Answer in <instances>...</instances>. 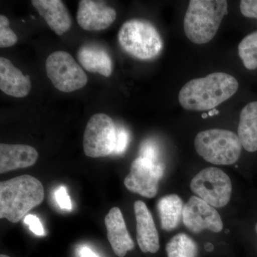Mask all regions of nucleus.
Returning a JSON list of instances; mask_svg holds the SVG:
<instances>
[{
  "instance_id": "dca6fc26",
  "label": "nucleus",
  "mask_w": 257,
  "mask_h": 257,
  "mask_svg": "<svg viewBox=\"0 0 257 257\" xmlns=\"http://www.w3.org/2000/svg\"><path fill=\"white\" fill-rule=\"evenodd\" d=\"M31 86L30 76L24 75L9 60L0 57V89L3 92L14 97H25Z\"/></svg>"
},
{
  "instance_id": "20e7f679",
  "label": "nucleus",
  "mask_w": 257,
  "mask_h": 257,
  "mask_svg": "<svg viewBox=\"0 0 257 257\" xmlns=\"http://www.w3.org/2000/svg\"><path fill=\"white\" fill-rule=\"evenodd\" d=\"M118 40L124 52L142 60L155 58L163 47L160 33L153 25L145 20H131L123 24Z\"/></svg>"
},
{
  "instance_id": "a878e982",
  "label": "nucleus",
  "mask_w": 257,
  "mask_h": 257,
  "mask_svg": "<svg viewBox=\"0 0 257 257\" xmlns=\"http://www.w3.org/2000/svg\"><path fill=\"white\" fill-rule=\"evenodd\" d=\"M240 10L246 18L257 19V0H242L240 2Z\"/></svg>"
},
{
  "instance_id": "39448f33",
  "label": "nucleus",
  "mask_w": 257,
  "mask_h": 257,
  "mask_svg": "<svg viewBox=\"0 0 257 257\" xmlns=\"http://www.w3.org/2000/svg\"><path fill=\"white\" fill-rule=\"evenodd\" d=\"M194 147L197 153L207 162L218 165L236 163L242 148L238 135L221 128L201 132L196 136Z\"/></svg>"
},
{
  "instance_id": "2f4dec72",
  "label": "nucleus",
  "mask_w": 257,
  "mask_h": 257,
  "mask_svg": "<svg viewBox=\"0 0 257 257\" xmlns=\"http://www.w3.org/2000/svg\"><path fill=\"white\" fill-rule=\"evenodd\" d=\"M0 257H10V256H8V255L1 254V255H0Z\"/></svg>"
},
{
  "instance_id": "393cba45",
  "label": "nucleus",
  "mask_w": 257,
  "mask_h": 257,
  "mask_svg": "<svg viewBox=\"0 0 257 257\" xmlns=\"http://www.w3.org/2000/svg\"><path fill=\"white\" fill-rule=\"evenodd\" d=\"M55 195L56 201L61 209L67 211L72 209V201L65 187H60L57 189Z\"/></svg>"
},
{
  "instance_id": "bb28decb",
  "label": "nucleus",
  "mask_w": 257,
  "mask_h": 257,
  "mask_svg": "<svg viewBox=\"0 0 257 257\" xmlns=\"http://www.w3.org/2000/svg\"><path fill=\"white\" fill-rule=\"evenodd\" d=\"M25 223L28 225L30 231L37 236H44L45 234L43 226L37 216L33 214H28L25 217Z\"/></svg>"
},
{
  "instance_id": "0eeeda50",
  "label": "nucleus",
  "mask_w": 257,
  "mask_h": 257,
  "mask_svg": "<svg viewBox=\"0 0 257 257\" xmlns=\"http://www.w3.org/2000/svg\"><path fill=\"white\" fill-rule=\"evenodd\" d=\"M191 189L198 197L214 208L224 207L231 195V179L220 169H204L192 179Z\"/></svg>"
},
{
  "instance_id": "7c9ffc66",
  "label": "nucleus",
  "mask_w": 257,
  "mask_h": 257,
  "mask_svg": "<svg viewBox=\"0 0 257 257\" xmlns=\"http://www.w3.org/2000/svg\"><path fill=\"white\" fill-rule=\"evenodd\" d=\"M207 116H209V115L206 114V113H204V114H202L203 119H206V118L207 117Z\"/></svg>"
},
{
  "instance_id": "f8f14e48",
  "label": "nucleus",
  "mask_w": 257,
  "mask_h": 257,
  "mask_svg": "<svg viewBox=\"0 0 257 257\" xmlns=\"http://www.w3.org/2000/svg\"><path fill=\"white\" fill-rule=\"evenodd\" d=\"M137 220V240L144 253H155L160 249V239L151 212L143 201L134 204Z\"/></svg>"
},
{
  "instance_id": "cd10ccee",
  "label": "nucleus",
  "mask_w": 257,
  "mask_h": 257,
  "mask_svg": "<svg viewBox=\"0 0 257 257\" xmlns=\"http://www.w3.org/2000/svg\"><path fill=\"white\" fill-rule=\"evenodd\" d=\"M81 257H99L92 249L88 247H84L81 250Z\"/></svg>"
},
{
  "instance_id": "9b49d317",
  "label": "nucleus",
  "mask_w": 257,
  "mask_h": 257,
  "mask_svg": "<svg viewBox=\"0 0 257 257\" xmlns=\"http://www.w3.org/2000/svg\"><path fill=\"white\" fill-rule=\"evenodd\" d=\"M114 9L105 3L93 0L79 2L77 20L79 26L87 31H101L106 30L116 20Z\"/></svg>"
},
{
  "instance_id": "1a4fd4ad",
  "label": "nucleus",
  "mask_w": 257,
  "mask_h": 257,
  "mask_svg": "<svg viewBox=\"0 0 257 257\" xmlns=\"http://www.w3.org/2000/svg\"><path fill=\"white\" fill-rule=\"evenodd\" d=\"M165 165L154 163L139 157L133 161L130 172L124 179V185L134 193L143 197L153 198L158 191L159 182L164 175Z\"/></svg>"
},
{
  "instance_id": "6ab92c4d",
  "label": "nucleus",
  "mask_w": 257,
  "mask_h": 257,
  "mask_svg": "<svg viewBox=\"0 0 257 257\" xmlns=\"http://www.w3.org/2000/svg\"><path fill=\"white\" fill-rule=\"evenodd\" d=\"M184 207L182 199L176 194L161 198L157 208L162 229L170 231L177 227L183 216Z\"/></svg>"
},
{
  "instance_id": "f3484780",
  "label": "nucleus",
  "mask_w": 257,
  "mask_h": 257,
  "mask_svg": "<svg viewBox=\"0 0 257 257\" xmlns=\"http://www.w3.org/2000/svg\"><path fill=\"white\" fill-rule=\"evenodd\" d=\"M77 59L88 72L99 73L106 77L112 73V61L104 49L84 45L79 49Z\"/></svg>"
},
{
  "instance_id": "c756f323",
  "label": "nucleus",
  "mask_w": 257,
  "mask_h": 257,
  "mask_svg": "<svg viewBox=\"0 0 257 257\" xmlns=\"http://www.w3.org/2000/svg\"><path fill=\"white\" fill-rule=\"evenodd\" d=\"M213 248H214V246L211 244V243H207L205 244V249L207 250V251H213Z\"/></svg>"
},
{
  "instance_id": "c85d7f7f",
  "label": "nucleus",
  "mask_w": 257,
  "mask_h": 257,
  "mask_svg": "<svg viewBox=\"0 0 257 257\" xmlns=\"http://www.w3.org/2000/svg\"><path fill=\"white\" fill-rule=\"evenodd\" d=\"M219 111H218L217 109H213L209 111V112L208 113V115H209V116H214V115L219 114Z\"/></svg>"
},
{
  "instance_id": "f257e3e1",
  "label": "nucleus",
  "mask_w": 257,
  "mask_h": 257,
  "mask_svg": "<svg viewBox=\"0 0 257 257\" xmlns=\"http://www.w3.org/2000/svg\"><path fill=\"white\" fill-rule=\"evenodd\" d=\"M239 83L224 72H214L186 83L179 93L180 105L186 110L210 111L237 92Z\"/></svg>"
},
{
  "instance_id": "a211bd4d",
  "label": "nucleus",
  "mask_w": 257,
  "mask_h": 257,
  "mask_svg": "<svg viewBox=\"0 0 257 257\" xmlns=\"http://www.w3.org/2000/svg\"><path fill=\"white\" fill-rule=\"evenodd\" d=\"M238 138L245 150L257 151V101L250 102L241 110Z\"/></svg>"
},
{
  "instance_id": "7ed1b4c3",
  "label": "nucleus",
  "mask_w": 257,
  "mask_h": 257,
  "mask_svg": "<svg viewBox=\"0 0 257 257\" xmlns=\"http://www.w3.org/2000/svg\"><path fill=\"white\" fill-rule=\"evenodd\" d=\"M226 14L225 0H191L184 17V33L193 43H208L215 37Z\"/></svg>"
},
{
  "instance_id": "423d86ee",
  "label": "nucleus",
  "mask_w": 257,
  "mask_h": 257,
  "mask_svg": "<svg viewBox=\"0 0 257 257\" xmlns=\"http://www.w3.org/2000/svg\"><path fill=\"white\" fill-rule=\"evenodd\" d=\"M45 65L47 77L61 92H74L87 84V74L68 52H53L47 57Z\"/></svg>"
},
{
  "instance_id": "5701e85b",
  "label": "nucleus",
  "mask_w": 257,
  "mask_h": 257,
  "mask_svg": "<svg viewBox=\"0 0 257 257\" xmlns=\"http://www.w3.org/2000/svg\"><path fill=\"white\" fill-rule=\"evenodd\" d=\"M140 157L154 163H160V150L157 143L151 140L143 142L140 146Z\"/></svg>"
},
{
  "instance_id": "f03ea898",
  "label": "nucleus",
  "mask_w": 257,
  "mask_h": 257,
  "mask_svg": "<svg viewBox=\"0 0 257 257\" xmlns=\"http://www.w3.org/2000/svg\"><path fill=\"white\" fill-rule=\"evenodd\" d=\"M45 191L39 179L19 176L0 183V218L18 223L44 200Z\"/></svg>"
},
{
  "instance_id": "9d476101",
  "label": "nucleus",
  "mask_w": 257,
  "mask_h": 257,
  "mask_svg": "<svg viewBox=\"0 0 257 257\" xmlns=\"http://www.w3.org/2000/svg\"><path fill=\"white\" fill-rule=\"evenodd\" d=\"M182 220L193 233H199L204 229L218 233L223 229L221 216L215 208L195 196L184 205Z\"/></svg>"
},
{
  "instance_id": "473e14b6",
  "label": "nucleus",
  "mask_w": 257,
  "mask_h": 257,
  "mask_svg": "<svg viewBox=\"0 0 257 257\" xmlns=\"http://www.w3.org/2000/svg\"><path fill=\"white\" fill-rule=\"evenodd\" d=\"M256 233H257V224L256 225Z\"/></svg>"
},
{
  "instance_id": "b1692460",
  "label": "nucleus",
  "mask_w": 257,
  "mask_h": 257,
  "mask_svg": "<svg viewBox=\"0 0 257 257\" xmlns=\"http://www.w3.org/2000/svg\"><path fill=\"white\" fill-rule=\"evenodd\" d=\"M130 143V134L126 128L116 126V143L114 155H119L124 153Z\"/></svg>"
},
{
  "instance_id": "4be33fe9",
  "label": "nucleus",
  "mask_w": 257,
  "mask_h": 257,
  "mask_svg": "<svg viewBox=\"0 0 257 257\" xmlns=\"http://www.w3.org/2000/svg\"><path fill=\"white\" fill-rule=\"evenodd\" d=\"M9 26V20L5 15H0V47L1 48L13 46L18 42V36Z\"/></svg>"
},
{
  "instance_id": "6e6552de",
  "label": "nucleus",
  "mask_w": 257,
  "mask_h": 257,
  "mask_svg": "<svg viewBox=\"0 0 257 257\" xmlns=\"http://www.w3.org/2000/svg\"><path fill=\"white\" fill-rule=\"evenodd\" d=\"M116 126L110 116L104 113L93 115L88 121L83 138L85 155L92 158L114 153Z\"/></svg>"
},
{
  "instance_id": "2eb2a0df",
  "label": "nucleus",
  "mask_w": 257,
  "mask_h": 257,
  "mask_svg": "<svg viewBox=\"0 0 257 257\" xmlns=\"http://www.w3.org/2000/svg\"><path fill=\"white\" fill-rule=\"evenodd\" d=\"M38 152L25 145H0V173L26 168L36 163Z\"/></svg>"
},
{
  "instance_id": "aec40b11",
  "label": "nucleus",
  "mask_w": 257,
  "mask_h": 257,
  "mask_svg": "<svg viewBox=\"0 0 257 257\" xmlns=\"http://www.w3.org/2000/svg\"><path fill=\"white\" fill-rule=\"evenodd\" d=\"M168 257H197V246L188 235L178 234L166 246Z\"/></svg>"
},
{
  "instance_id": "412c9836",
  "label": "nucleus",
  "mask_w": 257,
  "mask_h": 257,
  "mask_svg": "<svg viewBox=\"0 0 257 257\" xmlns=\"http://www.w3.org/2000/svg\"><path fill=\"white\" fill-rule=\"evenodd\" d=\"M238 53L246 69H257V32L249 34L241 40L238 47Z\"/></svg>"
},
{
  "instance_id": "ddd939ff",
  "label": "nucleus",
  "mask_w": 257,
  "mask_h": 257,
  "mask_svg": "<svg viewBox=\"0 0 257 257\" xmlns=\"http://www.w3.org/2000/svg\"><path fill=\"white\" fill-rule=\"evenodd\" d=\"M104 222L108 239L115 254L119 257H124L127 251L135 247V243L126 229L119 208H111L105 216Z\"/></svg>"
},
{
  "instance_id": "4468645a",
  "label": "nucleus",
  "mask_w": 257,
  "mask_h": 257,
  "mask_svg": "<svg viewBox=\"0 0 257 257\" xmlns=\"http://www.w3.org/2000/svg\"><path fill=\"white\" fill-rule=\"evenodd\" d=\"M32 5L45 20L52 31L63 35L72 26V18L60 0H32Z\"/></svg>"
}]
</instances>
